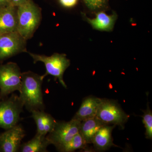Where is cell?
<instances>
[{"mask_svg":"<svg viewBox=\"0 0 152 152\" xmlns=\"http://www.w3.org/2000/svg\"><path fill=\"white\" fill-rule=\"evenodd\" d=\"M26 133L21 125L17 124L0 134V152L19 151Z\"/></svg>","mask_w":152,"mask_h":152,"instance_id":"9c48e42d","label":"cell"},{"mask_svg":"<svg viewBox=\"0 0 152 152\" xmlns=\"http://www.w3.org/2000/svg\"><path fill=\"white\" fill-rule=\"evenodd\" d=\"M27 0H10V4L14 7H18L26 2Z\"/></svg>","mask_w":152,"mask_h":152,"instance_id":"44dd1931","label":"cell"},{"mask_svg":"<svg viewBox=\"0 0 152 152\" xmlns=\"http://www.w3.org/2000/svg\"><path fill=\"white\" fill-rule=\"evenodd\" d=\"M17 7L10 5L0 10V35L17 31Z\"/></svg>","mask_w":152,"mask_h":152,"instance_id":"8fae6325","label":"cell"},{"mask_svg":"<svg viewBox=\"0 0 152 152\" xmlns=\"http://www.w3.org/2000/svg\"><path fill=\"white\" fill-rule=\"evenodd\" d=\"M87 143L81 134L79 132L66 143L63 145L58 149L60 152H73L76 150L84 148Z\"/></svg>","mask_w":152,"mask_h":152,"instance_id":"e0dca14e","label":"cell"},{"mask_svg":"<svg viewBox=\"0 0 152 152\" xmlns=\"http://www.w3.org/2000/svg\"><path fill=\"white\" fill-rule=\"evenodd\" d=\"M50 145L46 137L36 134L28 142L21 145L19 151L22 152H48L47 147Z\"/></svg>","mask_w":152,"mask_h":152,"instance_id":"2e32d148","label":"cell"},{"mask_svg":"<svg viewBox=\"0 0 152 152\" xmlns=\"http://www.w3.org/2000/svg\"><path fill=\"white\" fill-rule=\"evenodd\" d=\"M83 20L91 26L94 29L100 31L111 32L113 30L118 15L113 12L111 15H108L105 11H100L95 13V17L91 18L83 12L81 13Z\"/></svg>","mask_w":152,"mask_h":152,"instance_id":"30bf717a","label":"cell"},{"mask_svg":"<svg viewBox=\"0 0 152 152\" xmlns=\"http://www.w3.org/2000/svg\"><path fill=\"white\" fill-rule=\"evenodd\" d=\"M105 125L95 117L82 121L80 132L87 144L92 143L96 133L102 127Z\"/></svg>","mask_w":152,"mask_h":152,"instance_id":"9a60e30c","label":"cell"},{"mask_svg":"<svg viewBox=\"0 0 152 152\" xmlns=\"http://www.w3.org/2000/svg\"><path fill=\"white\" fill-rule=\"evenodd\" d=\"M102 100V99L94 96L85 98L80 109L72 119L82 122L96 117Z\"/></svg>","mask_w":152,"mask_h":152,"instance_id":"7c38bea8","label":"cell"},{"mask_svg":"<svg viewBox=\"0 0 152 152\" xmlns=\"http://www.w3.org/2000/svg\"><path fill=\"white\" fill-rule=\"evenodd\" d=\"M87 8L92 12L105 11L108 8L109 0H83Z\"/></svg>","mask_w":152,"mask_h":152,"instance_id":"ac0fdd59","label":"cell"},{"mask_svg":"<svg viewBox=\"0 0 152 152\" xmlns=\"http://www.w3.org/2000/svg\"><path fill=\"white\" fill-rule=\"evenodd\" d=\"M78 0H59V3L63 7L67 8L73 7L77 4Z\"/></svg>","mask_w":152,"mask_h":152,"instance_id":"ffe728a7","label":"cell"},{"mask_svg":"<svg viewBox=\"0 0 152 152\" xmlns=\"http://www.w3.org/2000/svg\"><path fill=\"white\" fill-rule=\"evenodd\" d=\"M21 75L16 63L9 62L0 65V99H4L9 95L20 91Z\"/></svg>","mask_w":152,"mask_h":152,"instance_id":"277c9868","label":"cell"},{"mask_svg":"<svg viewBox=\"0 0 152 152\" xmlns=\"http://www.w3.org/2000/svg\"><path fill=\"white\" fill-rule=\"evenodd\" d=\"M42 11L32 0L17 7V32L25 39H31L42 20Z\"/></svg>","mask_w":152,"mask_h":152,"instance_id":"7a4b0ae2","label":"cell"},{"mask_svg":"<svg viewBox=\"0 0 152 152\" xmlns=\"http://www.w3.org/2000/svg\"><path fill=\"white\" fill-rule=\"evenodd\" d=\"M96 117L106 125L118 126L124 129L129 116L116 101L102 99Z\"/></svg>","mask_w":152,"mask_h":152,"instance_id":"8992f818","label":"cell"},{"mask_svg":"<svg viewBox=\"0 0 152 152\" xmlns=\"http://www.w3.org/2000/svg\"><path fill=\"white\" fill-rule=\"evenodd\" d=\"M26 41L17 31L0 35V62L20 53L28 52Z\"/></svg>","mask_w":152,"mask_h":152,"instance_id":"ba28073f","label":"cell"},{"mask_svg":"<svg viewBox=\"0 0 152 152\" xmlns=\"http://www.w3.org/2000/svg\"><path fill=\"white\" fill-rule=\"evenodd\" d=\"M143 123L145 128V135L147 139L152 140V112L149 107L145 111H143Z\"/></svg>","mask_w":152,"mask_h":152,"instance_id":"d6986e66","label":"cell"},{"mask_svg":"<svg viewBox=\"0 0 152 152\" xmlns=\"http://www.w3.org/2000/svg\"><path fill=\"white\" fill-rule=\"evenodd\" d=\"M31 113V117L37 125V134L45 137L53 130L57 121L51 115L45 113L44 110H33Z\"/></svg>","mask_w":152,"mask_h":152,"instance_id":"4fadbf2b","label":"cell"},{"mask_svg":"<svg viewBox=\"0 0 152 152\" xmlns=\"http://www.w3.org/2000/svg\"><path fill=\"white\" fill-rule=\"evenodd\" d=\"M115 125H104L98 130L93 139L92 143L95 148L99 151L109 149L113 146H116L113 142L112 133Z\"/></svg>","mask_w":152,"mask_h":152,"instance_id":"5bb4252c","label":"cell"},{"mask_svg":"<svg viewBox=\"0 0 152 152\" xmlns=\"http://www.w3.org/2000/svg\"><path fill=\"white\" fill-rule=\"evenodd\" d=\"M81 122L72 119L69 122L57 121L53 130L46 137L50 145L58 150L80 132Z\"/></svg>","mask_w":152,"mask_h":152,"instance_id":"52a82bcc","label":"cell"},{"mask_svg":"<svg viewBox=\"0 0 152 152\" xmlns=\"http://www.w3.org/2000/svg\"><path fill=\"white\" fill-rule=\"evenodd\" d=\"M28 53L32 58L34 64L37 62L44 63L46 70L45 74L43 75L44 77L48 75H51L56 79H58L63 87L67 88L63 76L64 73L70 65V61L67 58L66 55L55 53L50 56H48L43 55Z\"/></svg>","mask_w":152,"mask_h":152,"instance_id":"3957f363","label":"cell"},{"mask_svg":"<svg viewBox=\"0 0 152 152\" xmlns=\"http://www.w3.org/2000/svg\"><path fill=\"white\" fill-rule=\"evenodd\" d=\"M45 77L31 71L22 73L20 97L28 111L44 110L42 86Z\"/></svg>","mask_w":152,"mask_h":152,"instance_id":"6da1fadb","label":"cell"},{"mask_svg":"<svg viewBox=\"0 0 152 152\" xmlns=\"http://www.w3.org/2000/svg\"><path fill=\"white\" fill-rule=\"evenodd\" d=\"M10 5V0H0V10Z\"/></svg>","mask_w":152,"mask_h":152,"instance_id":"7402d4cb","label":"cell"},{"mask_svg":"<svg viewBox=\"0 0 152 152\" xmlns=\"http://www.w3.org/2000/svg\"><path fill=\"white\" fill-rule=\"evenodd\" d=\"M24 105L19 96L12 94L0 102V128L7 130L18 124Z\"/></svg>","mask_w":152,"mask_h":152,"instance_id":"5b68a950","label":"cell"}]
</instances>
